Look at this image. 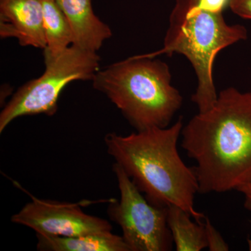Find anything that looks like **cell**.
<instances>
[{
  "label": "cell",
  "mask_w": 251,
  "mask_h": 251,
  "mask_svg": "<svg viewBox=\"0 0 251 251\" xmlns=\"http://www.w3.org/2000/svg\"><path fill=\"white\" fill-rule=\"evenodd\" d=\"M181 146L194 160L202 194L237 190L251 181V92L221 91L212 108L184 126Z\"/></svg>",
  "instance_id": "obj_1"
},
{
  "label": "cell",
  "mask_w": 251,
  "mask_h": 251,
  "mask_svg": "<svg viewBox=\"0 0 251 251\" xmlns=\"http://www.w3.org/2000/svg\"><path fill=\"white\" fill-rule=\"evenodd\" d=\"M184 127L182 117L166 128H151L104 138L108 154L123 168L149 202L159 207L179 206L198 223L206 216L196 210L198 183L194 168L180 156L177 143Z\"/></svg>",
  "instance_id": "obj_2"
},
{
  "label": "cell",
  "mask_w": 251,
  "mask_h": 251,
  "mask_svg": "<svg viewBox=\"0 0 251 251\" xmlns=\"http://www.w3.org/2000/svg\"><path fill=\"white\" fill-rule=\"evenodd\" d=\"M231 0H175L163 46L141 54L155 58L161 54H182L192 64L198 85L191 100L198 112L207 111L218 99L213 65L222 50L247 39V28L226 22L224 11Z\"/></svg>",
  "instance_id": "obj_3"
},
{
  "label": "cell",
  "mask_w": 251,
  "mask_h": 251,
  "mask_svg": "<svg viewBox=\"0 0 251 251\" xmlns=\"http://www.w3.org/2000/svg\"><path fill=\"white\" fill-rule=\"evenodd\" d=\"M92 81L136 131L169 126L182 105L170 68L160 59L129 57L99 70Z\"/></svg>",
  "instance_id": "obj_4"
},
{
  "label": "cell",
  "mask_w": 251,
  "mask_h": 251,
  "mask_svg": "<svg viewBox=\"0 0 251 251\" xmlns=\"http://www.w3.org/2000/svg\"><path fill=\"white\" fill-rule=\"evenodd\" d=\"M44 74L20 87L0 113V133L18 117L52 116L57 111L61 93L69 83L92 80L100 70L97 52L75 45L58 53L44 49Z\"/></svg>",
  "instance_id": "obj_5"
},
{
  "label": "cell",
  "mask_w": 251,
  "mask_h": 251,
  "mask_svg": "<svg viewBox=\"0 0 251 251\" xmlns=\"http://www.w3.org/2000/svg\"><path fill=\"white\" fill-rule=\"evenodd\" d=\"M120 190V200L111 198L108 216L122 231L130 251L173 250V239L167 221L168 207L149 202L120 165L112 166Z\"/></svg>",
  "instance_id": "obj_6"
},
{
  "label": "cell",
  "mask_w": 251,
  "mask_h": 251,
  "mask_svg": "<svg viewBox=\"0 0 251 251\" xmlns=\"http://www.w3.org/2000/svg\"><path fill=\"white\" fill-rule=\"evenodd\" d=\"M30 202L11 217V222L26 226L36 234L70 237L97 232H112L107 220L86 214L80 206L85 202L46 201L29 194Z\"/></svg>",
  "instance_id": "obj_7"
},
{
  "label": "cell",
  "mask_w": 251,
  "mask_h": 251,
  "mask_svg": "<svg viewBox=\"0 0 251 251\" xmlns=\"http://www.w3.org/2000/svg\"><path fill=\"white\" fill-rule=\"evenodd\" d=\"M0 36L16 38L21 46L45 49L43 0H0Z\"/></svg>",
  "instance_id": "obj_8"
},
{
  "label": "cell",
  "mask_w": 251,
  "mask_h": 251,
  "mask_svg": "<svg viewBox=\"0 0 251 251\" xmlns=\"http://www.w3.org/2000/svg\"><path fill=\"white\" fill-rule=\"evenodd\" d=\"M70 25L73 45L97 52L112 31L95 14L91 0H55Z\"/></svg>",
  "instance_id": "obj_9"
},
{
  "label": "cell",
  "mask_w": 251,
  "mask_h": 251,
  "mask_svg": "<svg viewBox=\"0 0 251 251\" xmlns=\"http://www.w3.org/2000/svg\"><path fill=\"white\" fill-rule=\"evenodd\" d=\"M36 234L38 251H130L122 236L112 232H97L64 237Z\"/></svg>",
  "instance_id": "obj_10"
},
{
  "label": "cell",
  "mask_w": 251,
  "mask_h": 251,
  "mask_svg": "<svg viewBox=\"0 0 251 251\" xmlns=\"http://www.w3.org/2000/svg\"><path fill=\"white\" fill-rule=\"evenodd\" d=\"M192 219L179 206L168 207L167 221L177 251H201L207 249L204 221L194 222Z\"/></svg>",
  "instance_id": "obj_11"
},
{
  "label": "cell",
  "mask_w": 251,
  "mask_h": 251,
  "mask_svg": "<svg viewBox=\"0 0 251 251\" xmlns=\"http://www.w3.org/2000/svg\"><path fill=\"white\" fill-rule=\"evenodd\" d=\"M44 27L47 46L52 53H58L73 45L72 28L55 0H43Z\"/></svg>",
  "instance_id": "obj_12"
},
{
  "label": "cell",
  "mask_w": 251,
  "mask_h": 251,
  "mask_svg": "<svg viewBox=\"0 0 251 251\" xmlns=\"http://www.w3.org/2000/svg\"><path fill=\"white\" fill-rule=\"evenodd\" d=\"M205 228L207 249L210 251H229L228 244L224 240L219 231L211 224L207 217L204 221Z\"/></svg>",
  "instance_id": "obj_13"
},
{
  "label": "cell",
  "mask_w": 251,
  "mask_h": 251,
  "mask_svg": "<svg viewBox=\"0 0 251 251\" xmlns=\"http://www.w3.org/2000/svg\"><path fill=\"white\" fill-rule=\"evenodd\" d=\"M229 8L239 17L251 20V0H231Z\"/></svg>",
  "instance_id": "obj_14"
},
{
  "label": "cell",
  "mask_w": 251,
  "mask_h": 251,
  "mask_svg": "<svg viewBox=\"0 0 251 251\" xmlns=\"http://www.w3.org/2000/svg\"><path fill=\"white\" fill-rule=\"evenodd\" d=\"M236 191L244 195V207L251 211V181L239 186Z\"/></svg>",
  "instance_id": "obj_15"
},
{
  "label": "cell",
  "mask_w": 251,
  "mask_h": 251,
  "mask_svg": "<svg viewBox=\"0 0 251 251\" xmlns=\"http://www.w3.org/2000/svg\"><path fill=\"white\" fill-rule=\"evenodd\" d=\"M247 243L248 247H249V250L251 251V234L250 237H249V239H248Z\"/></svg>",
  "instance_id": "obj_16"
}]
</instances>
